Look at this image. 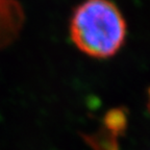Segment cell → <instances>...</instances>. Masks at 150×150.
Here are the masks:
<instances>
[{"instance_id":"1","label":"cell","mask_w":150,"mask_h":150,"mask_svg":"<svg viewBox=\"0 0 150 150\" xmlns=\"http://www.w3.org/2000/svg\"><path fill=\"white\" fill-rule=\"evenodd\" d=\"M127 26L110 0H86L75 8L70 37L77 49L95 59L115 55L126 39Z\"/></svg>"}]
</instances>
